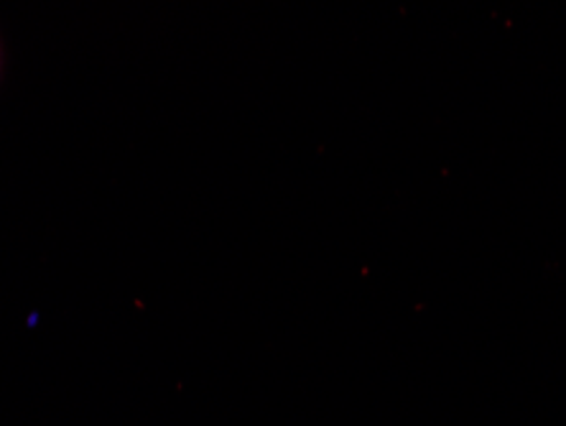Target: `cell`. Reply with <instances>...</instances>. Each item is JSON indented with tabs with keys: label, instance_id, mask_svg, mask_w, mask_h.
I'll return each mask as SVG.
<instances>
[]
</instances>
